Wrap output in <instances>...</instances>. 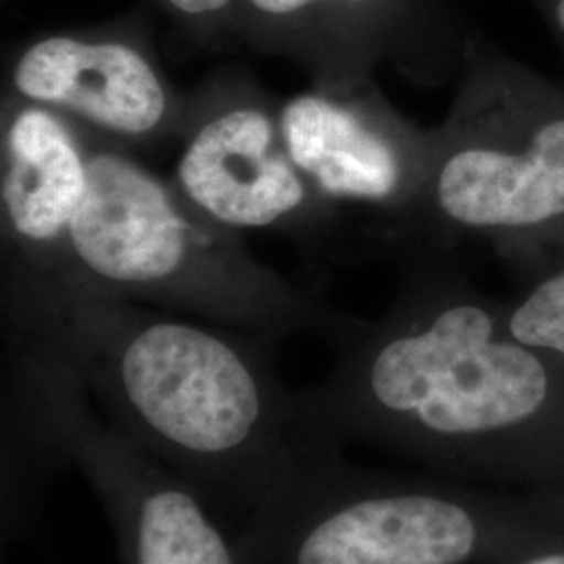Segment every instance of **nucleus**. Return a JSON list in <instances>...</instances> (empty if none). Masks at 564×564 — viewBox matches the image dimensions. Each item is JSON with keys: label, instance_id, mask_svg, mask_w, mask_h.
Returning a JSON list of instances; mask_svg holds the SVG:
<instances>
[{"label": "nucleus", "instance_id": "6e6552de", "mask_svg": "<svg viewBox=\"0 0 564 564\" xmlns=\"http://www.w3.org/2000/svg\"><path fill=\"white\" fill-rule=\"evenodd\" d=\"M473 28L447 0H239L226 42L343 88L391 67L419 86L458 76Z\"/></svg>", "mask_w": 564, "mask_h": 564}, {"label": "nucleus", "instance_id": "9d476101", "mask_svg": "<svg viewBox=\"0 0 564 564\" xmlns=\"http://www.w3.org/2000/svg\"><path fill=\"white\" fill-rule=\"evenodd\" d=\"M291 160L335 205H358L402 223L423 191L431 134L387 101L375 78L330 88L314 86L281 105Z\"/></svg>", "mask_w": 564, "mask_h": 564}, {"label": "nucleus", "instance_id": "423d86ee", "mask_svg": "<svg viewBox=\"0 0 564 564\" xmlns=\"http://www.w3.org/2000/svg\"><path fill=\"white\" fill-rule=\"evenodd\" d=\"M2 343L9 456L80 470L113 527L121 564H241L202 494L102 416L59 349L9 324Z\"/></svg>", "mask_w": 564, "mask_h": 564}, {"label": "nucleus", "instance_id": "f8f14e48", "mask_svg": "<svg viewBox=\"0 0 564 564\" xmlns=\"http://www.w3.org/2000/svg\"><path fill=\"white\" fill-rule=\"evenodd\" d=\"M502 300L510 333L564 362V249L533 263Z\"/></svg>", "mask_w": 564, "mask_h": 564}, {"label": "nucleus", "instance_id": "39448f33", "mask_svg": "<svg viewBox=\"0 0 564 564\" xmlns=\"http://www.w3.org/2000/svg\"><path fill=\"white\" fill-rule=\"evenodd\" d=\"M564 542V496L435 473L360 468L333 452L242 527L241 564H510Z\"/></svg>", "mask_w": 564, "mask_h": 564}, {"label": "nucleus", "instance_id": "ddd939ff", "mask_svg": "<svg viewBox=\"0 0 564 564\" xmlns=\"http://www.w3.org/2000/svg\"><path fill=\"white\" fill-rule=\"evenodd\" d=\"M184 41L195 46L226 44L228 23L239 0H151Z\"/></svg>", "mask_w": 564, "mask_h": 564}, {"label": "nucleus", "instance_id": "7ed1b4c3", "mask_svg": "<svg viewBox=\"0 0 564 564\" xmlns=\"http://www.w3.org/2000/svg\"><path fill=\"white\" fill-rule=\"evenodd\" d=\"M88 137L90 184L65 272L130 302L276 341L316 335L337 349L364 323L260 262L241 232L207 218L132 149Z\"/></svg>", "mask_w": 564, "mask_h": 564}, {"label": "nucleus", "instance_id": "9b49d317", "mask_svg": "<svg viewBox=\"0 0 564 564\" xmlns=\"http://www.w3.org/2000/svg\"><path fill=\"white\" fill-rule=\"evenodd\" d=\"M88 184V128L51 107L2 93L0 270L65 272Z\"/></svg>", "mask_w": 564, "mask_h": 564}, {"label": "nucleus", "instance_id": "f03ea898", "mask_svg": "<svg viewBox=\"0 0 564 564\" xmlns=\"http://www.w3.org/2000/svg\"><path fill=\"white\" fill-rule=\"evenodd\" d=\"M0 314L59 349L102 416L212 510L251 519L341 449L310 433L272 337L153 310L74 272L0 270Z\"/></svg>", "mask_w": 564, "mask_h": 564}, {"label": "nucleus", "instance_id": "0eeeda50", "mask_svg": "<svg viewBox=\"0 0 564 564\" xmlns=\"http://www.w3.org/2000/svg\"><path fill=\"white\" fill-rule=\"evenodd\" d=\"M281 107L242 69H220L186 93L172 184L214 223L235 232L272 230L318 242L341 224L289 155Z\"/></svg>", "mask_w": 564, "mask_h": 564}, {"label": "nucleus", "instance_id": "f257e3e1", "mask_svg": "<svg viewBox=\"0 0 564 564\" xmlns=\"http://www.w3.org/2000/svg\"><path fill=\"white\" fill-rule=\"evenodd\" d=\"M400 286L300 391L326 445L364 444L468 484L564 496V362L517 339L456 251H393Z\"/></svg>", "mask_w": 564, "mask_h": 564}, {"label": "nucleus", "instance_id": "4468645a", "mask_svg": "<svg viewBox=\"0 0 564 564\" xmlns=\"http://www.w3.org/2000/svg\"><path fill=\"white\" fill-rule=\"evenodd\" d=\"M544 20L564 53V0H527Z\"/></svg>", "mask_w": 564, "mask_h": 564}, {"label": "nucleus", "instance_id": "20e7f679", "mask_svg": "<svg viewBox=\"0 0 564 564\" xmlns=\"http://www.w3.org/2000/svg\"><path fill=\"white\" fill-rule=\"evenodd\" d=\"M454 101L391 251L487 245L514 274L564 249V88L470 30Z\"/></svg>", "mask_w": 564, "mask_h": 564}, {"label": "nucleus", "instance_id": "1a4fd4ad", "mask_svg": "<svg viewBox=\"0 0 564 564\" xmlns=\"http://www.w3.org/2000/svg\"><path fill=\"white\" fill-rule=\"evenodd\" d=\"M4 93L39 102L128 149L178 141L186 93L167 80L149 20L42 34L9 59Z\"/></svg>", "mask_w": 564, "mask_h": 564}, {"label": "nucleus", "instance_id": "2eb2a0df", "mask_svg": "<svg viewBox=\"0 0 564 564\" xmlns=\"http://www.w3.org/2000/svg\"><path fill=\"white\" fill-rule=\"evenodd\" d=\"M510 564H564V542L538 547Z\"/></svg>", "mask_w": 564, "mask_h": 564}]
</instances>
